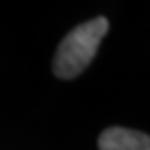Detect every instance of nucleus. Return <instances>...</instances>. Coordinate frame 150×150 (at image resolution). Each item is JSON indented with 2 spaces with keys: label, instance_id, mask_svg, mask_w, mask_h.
<instances>
[{
  "label": "nucleus",
  "instance_id": "nucleus-1",
  "mask_svg": "<svg viewBox=\"0 0 150 150\" xmlns=\"http://www.w3.org/2000/svg\"><path fill=\"white\" fill-rule=\"evenodd\" d=\"M108 32V20L97 17L75 27L60 42L54 57V74L59 79H74L87 69Z\"/></svg>",
  "mask_w": 150,
  "mask_h": 150
},
{
  "label": "nucleus",
  "instance_id": "nucleus-2",
  "mask_svg": "<svg viewBox=\"0 0 150 150\" xmlns=\"http://www.w3.org/2000/svg\"><path fill=\"white\" fill-rule=\"evenodd\" d=\"M100 150H150V135L123 127H110L98 139Z\"/></svg>",
  "mask_w": 150,
  "mask_h": 150
}]
</instances>
